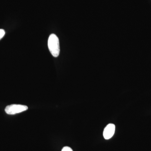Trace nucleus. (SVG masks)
<instances>
[{
    "label": "nucleus",
    "mask_w": 151,
    "mask_h": 151,
    "mask_svg": "<svg viewBox=\"0 0 151 151\" xmlns=\"http://www.w3.org/2000/svg\"><path fill=\"white\" fill-rule=\"evenodd\" d=\"M48 46L52 56L57 57L60 53V45L59 39L55 34L50 35L48 40Z\"/></svg>",
    "instance_id": "obj_1"
},
{
    "label": "nucleus",
    "mask_w": 151,
    "mask_h": 151,
    "mask_svg": "<svg viewBox=\"0 0 151 151\" xmlns=\"http://www.w3.org/2000/svg\"><path fill=\"white\" fill-rule=\"evenodd\" d=\"M61 151H73L72 149L70 147H65L62 149Z\"/></svg>",
    "instance_id": "obj_5"
},
{
    "label": "nucleus",
    "mask_w": 151,
    "mask_h": 151,
    "mask_svg": "<svg viewBox=\"0 0 151 151\" xmlns=\"http://www.w3.org/2000/svg\"><path fill=\"white\" fill-rule=\"evenodd\" d=\"M5 34V32L4 30L0 29V40L4 37Z\"/></svg>",
    "instance_id": "obj_4"
},
{
    "label": "nucleus",
    "mask_w": 151,
    "mask_h": 151,
    "mask_svg": "<svg viewBox=\"0 0 151 151\" xmlns=\"http://www.w3.org/2000/svg\"><path fill=\"white\" fill-rule=\"evenodd\" d=\"M115 129L116 126L113 124H108L105 127L103 133V137L105 139H109L113 137L115 133Z\"/></svg>",
    "instance_id": "obj_3"
},
{
    "label": "nucleus",
    "mask_w": 151,
    "mask_h": 151,
    "mask_svg": "<svg viewBox=\"0 0 151 151\" xmlns=\"http://www.w3.org/2000/svg\"><path fill=\"white\" fill-rule=\"evenodd\" d=\"M27 106L26 105L12 104L6 106L5 111L9 115H15L27 111Z\"/></svg>",
    "instance_id": "obj_2"
}]
</instances>
